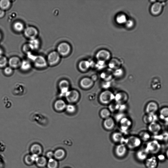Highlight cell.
Returning <instances> with one entry per match:
<instances>
[{"label": "cell", "mask_w": 168, "mask_h": 168, "mask_svg": "<svg viewBox=\"0 0 168 168\" xmlns=\"http://www.w3.org/2000/svg\"><path fill=\"white\" fill-rule=\"evenodd\" d=\"M145 150L149 154H158L161 149L160 143L155 139L147 142Z\"/></svg>", "instance_id": "1"}, {"label": "cell", "mask_w": 168, "mask_h": 168, "mask_svg": "<svg viewBox=\"0 0 168 168\" xmlns=\"http://www.w3.org/2000/svg\"><path fill=\"white\" fill-rule=\"evenodd\" d=\"M142 142L138 136H131L126 139L125 143L131 149H138L142 145Z\"/></svg>", "instance_id": "2"}, {"label": "cell", "mask_w": 168, "mask_h": 168, "mask_svg": "<svg viewBox=\"0 0 168 168\" xmlns=\"http://www.w3.org/2000/svg\"><path fill=\"white\" fill-rule=\"evenodd\" d=\"M99 100L103 104H109L115 99V95L109 90L102 92L99 96Z\"/></svg>", "instance_id": "3"}, {"label": "cell", "mask_w": 168, "mask_h": 168, "mask_svg": "<svg viewBox=\"0 0 168 168\" xmlns=\"http://www.w3.org/2000/svg\"><path fill=\"white\" fill-rule=\"evenodd\" d=\"M158 103L156 101H151L148 102L145 108V114H156L159 110Z\"/></svg>", "instance_id": "4"}, {"label": "cell", "mask_w": 168, "mask_h": 168, "mask_svg": "<svg viewBox=\"0 0 168 168\" xmlns=\"http://www.w3.org/2000/svg\"><path fill=\"white\" fill-rule=\"evenodd\" d=\"M147 131L151 135L155 136L160 134L162 132L161 125L157 122L152 123L148 125Z\"/></svg>", "instance_id": "5"}, {"label": "cell", "mask_w": 168, "mask_h": 168, "mask_svg": "<svg viewBox=\"0 0 168 168\" xmlns=\"http://www.w3.org/2000/svg\"><path fill=\"white\" fill-rule=\"evenodd\" d=\"M57 50V52L60 55L66 56L70 53L71 48L69 44L66 42H62L58 45Z\"/></svg>", "instance_id": "6"}, {"label": "cell", "mask_w": 168, "mask_h": 168, "mask_svg": "<svg viewBox=\"0 0 168 168\" xmlns=\"http://www.w3.org/2000/svg\"><path fill=\"white\" fill-rule=\"evenodd\" d=\"M60 55L57 51H54L51 52L48 55L47 61L48 64L51 66L56 65L60 60Z\"/></svg>", "instance_id": "7"}, {"label": "cell", "mask_w": 168, "mask_h": 168, "mask_svg": "<svg viewBox=\"0 0 168 168\" xmlns=\"http://www.w3.org/2000/svg\"><path fill=\"white\" fill-rule=\"evenodd\" d=\"M67 100L72 104L77 102L80 98V94L77 90L73 89L69 91L66 97Z\"/></svg>", "instance_id": "8"}, {"label": "cell", "mask_w": 168, "mask_h": 168, "mask_svg": "<svg viewBox=\"0 0 168 168\" xmlns=\"http://www.w3.org/2000/svg\"><path fill=\"white\" fill-rule=\"evenodd\" d=\"M33 62L35 66L39 69L45 68L48 64L47 60L41 55H36Z\"/></svg>", "instance_id": "9"}, {"label": "cell", "mask_w": 168, "mask_h": 168, "mask_svg": "<svg viewBox=\"0 0 168 168\" xmlns=\"http://www.w3.org/2000/svg\"><path fill=\"white\" fill-rule=\"evenodd\" d=\"M24 33L25 36L30 39L36 38L38 34V31L34 27L29 26L26 28Z\"/></svg>", "instance_id": "10"}, {"label": "cell", "mask_w": 168, "mask_h": 168, "mask_svg": "<svg viewBox=\"0 0 168 168\" xmlns=\"http://www.w3.org/2000/svg\"><path fill=\"white\" fill-rule=\"evenodd\" d=\"M99 61L106 62L110 59L111 54L109 52L106 50H101L98 52L96 55Z\"/></svg>", "instance_id": "11"}, {"label": "cell", "mask_w": 168, "mask_h": 168, "mask_svg": "<svg viewBox=\"0 0 168 168\" xmlns=\"http://www.w3.org/2000/svg\"><path fill=\"white\" fill-rule=\"evenodd\" d=\"M158 161L157 157L152 156L148 157L145 161L146 168H157L158 165Z\"/></svg>", "instance_id": "12"}, {"label": "cell", "mask_w": 168, "mask_h": 168, "mask_svg": "<svg viewBox=\"0 0 168 168\" xmlns=\"http://www.w3.org/2000/svg\"><path fill=\"white\" fill-rule=\"evenodd\" d=\"M163 9L162 3L160 2H155L151 5L150 12L153 15L157 16L161 14Z\"/></svg>", "instance_id": "13"}, {"label": "cell", "mask_w": 168, "mask_h": 168, "mask_svg": "<svg viewBox=\"0 0 168 168\" xmlns=\"http://www.w3.org/2000/svg\"><path fill=\"white\" fill-rule=\"evenodd\" d=\"M158 118L163 122L168 123V106H163L158 111Z\"/></svg>", "instance_id": "14"}, {"label": "cell", "mask_w": 168, "mask_h": 168, "mask_svg": "<svg viewBox=\"0 0 168 168\" xmlns=\"http://www.w3.org/2000/svg\"><path fill=\"white\" fill-rule=\"evenodd\" d=\"M70 83L66 80L63 79L59 82V87L61 90V95L65 97L69 91Z\"/></svg>", "instance_id": "15"}, {"label": "cell", "mask_w": 168, "mask_h": 168, "mask_svg": "<svg viewBox=\"0 0 168 168\" xmlns=\"http://www.w3.org/2000/svg\"><path fill=\"white\" fill-rule=\"evenodd\" d=\"M129 99L127 94L124 92H121L115 95V100L119 104L126 102Z\"/></svg>", "instance_id": "16"}, {"label": "cell", "mask_w": 168, "mask_h": 168, "mask_svg": "<svg viewBox=\"0 0 168 168\" xmlns=\"http://www.w3.org/2000/svg\"><path fill=\"white\" fill-rule=\"evenodd\" d=\"M158 118L156 114H145L143 116L142 120L144 123L148 125L152 123L157 122Z\"/></svg>", "instance_id": "17"}, {"label": "cell", "mask_w": 168, "mask_h": 168, "mask_svg": "<svg viewBox=\"0 0 168 168\" xmlns=\"http://www.w3.org/2000/svg\"><path fill=\"white\" fill-rule=\"evenodd\" d=\"M94 81L88 77L82 78L80 82V85L84 89H89L94 85Z\"/></svg>", "instance_id": "18"}, {"label": "cell", "mask_w": 168, "mask_h": 168, "mask_svg": "<svg viewBox=\"0 0 168 168\" xmlns=\"http://www.w3.org/2000/svg\"><path fill=\"white\" fill-rule=\"evenodd\" d=\"M67 105L66 102L62 99L56 101L54 104V109L57 112H61L66 110Z\"/></svg>", "instance_id": "19"}, {"label": "cell", "mask_w": 168, "mask_h": 168, "mask_svg": "<svg viewBox=\"0 0 168 168\" xmlns=\"http://www.w3.org/2000/svg\"><path fill=\"white\" fill-rule=\"evenodd\" d=\"M8 62L10 67L12 69H17L20 67L22 61L18 57H13L10 58Z\"/></svg>", "instance_id": "20"}, {"label": "cell", "mask_w": 168, "mask_h": 168, "mask_svg": "<svg viewBox=\"0 0 168 168\" xmlns=\"http://www.w3.org/2000/svg\"><path fill=\"white\" fill-rule=\"evenodd\" d=\"M145 149L138 150L136 153V157L139 161L145 162L148 157V155Z\"/></svg>", "instance_id": "21"}, {"label": "cell", "mask_w": 168, "mask_h": 168, "mask_svg": "<svg viewBox=\"0 0 168 168\" xmlns=\"http://www.w3.org/2000/svg\"><path fill=\"white\" fill-rule=\"evenodd\" d=\"M138 137L142 142H148L150 141L151 135L147 130H142L139 132Z\"/></svg>", "instance_id": "22"}, {"label": "cell", "mask_w": 168, "mask_h": 168, "mask_svg": "<svg viewBox=\"0 0 168 168\" xmlns=\"http://www.w3.org/2000/svg\"><path fill=\"white\" fill-rule=\"evenodd\" d=\"M103 125L106 129L108 130H112L115 126V121L113 118L110 117L105 119Z\"/></svg>", "instance_id": "23"}, {"label": "cell", "mask_w": 168, "mask_h": 168, "mask_svg": "<svg viewBox=\"0 0 168 168\" xmlns=\"http://www.w3.org/2000/svg\"><path fill=\"white\" fill-rule=\"evenodd\" d=\"M121 126L123 130L126 131L130 129L132 123L130 120L127 118H123L120 121Z\"/></svg>", "instance_id": "24"}, {"label": "cell", "mask_w": 168, "mask_h": 168, "mask_svg": "<svg viewBox=\"0 0 168 168\" xmlns=\"http://www.w3.org/2000/svg\"><path fill=\"white\" fill-rule=\"evenodd\" d=\"M161 86V82L160 79L154 78L152 80L151 83V87L152 89L154 90H159Z\"/></svg>", "instance_id": "25"}, {"label": "cell", "mask_w": 168, "mask_h": 168, "mask_svg": "<svg viewBox=\"0 0 168 168\" xmlns=\"http://www.w3.org/2000/svg\"><path fill=\"white\" fill-rule=\"evenodd\" d=\"M126 148L123 144L118 145L116 149V153L119 157H122L126 153Z\"/></svg>", "instance_id": "26"}, {"label": "cell", "mask_w": 168, "mask_h": 168, "mask_svg": "<svg viewBox=\"0 0 168 168\" xmlns=\"http://www.w3.org/2000/svg\"><path fill=\"white\" fill-rule=\"evenodd\" d=\"M28 44L32 50H37L40 45L39 40L37 38L30 39Z\"/></svg>", "instance_id": "27"}, {"label": "cell", "mask_w": 168, "mask_h": 168, "mask_svg": "<svg viewBox=\"0 0 168 168\" xmlns=\"http://www.w3.org/2000/svg\"><path fill=\"white\" fill-rule=\"evenodd\" d=\"M90 66V63L86 61H82L79 64V69L83 72H85L89 70Z\"/></svg>", "instance_id": "28"}, {"label": "cell", "mask_w": 168, "mask_h": 168, "mask_svg": "<svg viewBox=\"0 0 168 168\" xmlns=\"http://www.w3.org/2000/svg\"><path fill=\"white\" fill-rule=\"evenodd\" d=\"M32 67L30 61L27 60H24L22 61L20 68L23 71H27L29 70Z\"/></svg>", "instance_id": "29"}, {"label": "cell", "mask_w": 168, "mask_h": 168, "mask_svg": "<svg viewBox=\"0 0 168 168\" xmlns=\"http://www.w3.org/2000/svg\"><path fill=\"white\" fill-rule=\"evenodd\" d=\"M30 151L33 154H35L38 155L42 153V148L41 146L36 144L31 146Z\"/></svg>", "instance_id": "30"}, {"label": "cell", "mask_w": 168, "mask_h": 168, "mask_svg": "<svg viewBox=\"0 0 168 168\" xmlns=\"http://www.w3.org/2000/svg\"><path fill=\"white\" fill-rule=\"evenodd\" d=\"M156 140L160 142V141L166 142L168 140V133L165 132H163L158 135L155 136Z\"/></svg>", "instance_id": "31"}, {"label": "cell", "mask_w": 168, "mask_h": 168, "mask_svg": "<svg viewBox=\"0 0 168 168\" xmlns=\"http://www.w3.org/2000/svg\"><path fill=\"white\" fill-rule=\"evenodd\" d=\"M11 2L8 0H1L0 1V9L4 11L9 8Z\"/></svg>", "instance_id": "32"}, {"label": "cell", "mask_w": 168, "mask_h": 168, "mask_svg": "<svg viewBox=\"0 0 168 168\" xmlns=\"http://www.w3.org/2000/svg\"><path fill=\"white\" fill-rule=\"evenodd\" d=\"M13 27L14 30L18 32L23 31L24 29V25L23 23L20 22H16L13 24Z\"/></svg>", "instance_id": "33"}, {"label": "cell", "mask_w": 168, "mask_h": 168, "mask_svg": "<svg viewBox=\"0 0 168 168\" xmlns=\"http://www.w3.org/2000/svg\"><path fill=\"white\" fill-rule=\"evenodd\" d=\"M116 20L117 22L120 25L125 24L127 20L126 15L123 14L119 15Z\"/></svg>", "instance_id": "34"}, {"label": "cell", "mask_w": 168, "mask_h": 168, "mask_svg": "<svg viewBox=\"0 0 168 168\" xmlns=\"http://www.w3.org/2000/svg\"><path fill=\"white\" fill-rule=\"evenodd\" d=\"M65 152L62 149H59L55 152L54 157L57 159H61L65 157Z\"/></svg>", "instance_id": "35"}, {"label": "cell", "mask_w": 168, "mask_h": 168, "mask_svg": "<svg viewBox=\"0 0 168 168\" xmlns=\"http://www.w3.org/2000/svg\"><path fill=\"white\" fill-rule=\"evenodd\" d=\"M35 162L38 166L40 167L45 166L47 162L46 159L43 157H39Z\"/></svg>", "instance_id": "36"}, {"label": "cell", "mask_w": 168, "mask_h": 168, "mask_svg": "<svg viewBox=\"0 0 168 168\" xmlns=\"http://www.w3.org/2000/svg\"><path fill=\"white\" fill-rule=\"evenodd\" d=\"M100 115L102 118L106 119L110 117V111L108 109H103L101 111Z\"/></svg>", "instance_id": "37"}, {"label": "cell", "mask_w": 168, "mask_h": 168, "mask_svg": "<svg viewBox=\"0 0 168 168\" xmlns=\"http://www.w3.org/2000/svg\"><path fill=\"white\" fill-rule=\"evenodd\" d=\"M65 110L68 113L73 114L75 113L76 110V107L72 104H69L67 105Z\"/></svg>", "instance_id": "38"}, {"label": "cell", "mask_w": 168, "mask_h": 168, "mask_svg": "<svg viewBox=\"0 0 168 168\" xmlns=\"http://www.w3.org/2000/svg\"><path fill=\"white\" fill-rule=\"evenodd\" d=\"M58 162L53 158L49 159L47 163L48 168H57L58 166Z\"/></svg>", "instance_id": "39"}, {"label": "cell", "mask_w": 168, "mask_h": 168, "mask_svg": "<svg viewBox=\"0 0 168 168\" xmlns=\"http://www.w3.org/2000/svg\"><path fill=\"white\" fill-rule=\"evenodd\" d=\"M113 139L116 142L122 141L123 139L122 134L119 133H114L113 135Z\"/></svg>", "instance_id": "40"}, {"label": "cell", "mask_w": 168, "mask_h": 168, "mask_svg": "<svg viewBox=\"0 0 168 168\" xmlns=\"http://www.w3.org/2000/svg\"><path fill=\"white\" fill-rule=\"evenodd\" d=\"M8 62L7 58L3 55L0 56V68L6 67Z\"/></svg>", "instance_id": "41"}, {"label": "cell", "mask_w": 168, "mask_h": 168, "mask_svg": "<svg viewBox=\"0 0 168 168\" xmlns=\"http://www.w3.org/2000/svg\"><path fill=\"white\" fill-rule=\"evenodd\" d=\"M4 73L7 76H10L13 73V69L10 66L6 67L4 70Z\"/></svg>", "instance_id": "42"}, {"label": "cell", "mask_w": 168, "mask_h": 168, "mask_svg": "<svg viewBox=\"0 0 168 168\" xmlns=\"http://www.w3.org/2000/svg\"><path fill=\"white\" fill-rule=\"evenodd\" d=\"M120 63L117 61L116 63H114V60L111 61L109 64V67L113 69H114V68H116V69H119Z\"/></svg>", "instance_id": "43"}, {"label": "cell", "mask_w": 168, "mask_h": 168, "mask_svg": "<svg viewBox=\"0 0 168 168\" xmlns=\"http://www.w3.org/2000/svg\"><path fill=\"white\" fill-rule=\"evenodd\" d=\"M123 71L120 69H117L114 71V75L115 77H119L123 74Z\"/></svg>", "instance_id": "44"}, {"label": "cell", "mask_w": 168, "mask_h": 168, "mask_svg": "<svg viewBox=\"0 0 168 168\" xmlns=\"http://www.w3.org/2000/svg\"><path fill=\"white\" fill-rule=\"evenodd\" d=\"M22 49L23 51L26 54L30 52L32 50L29 44H25V45H24Z\"/></svg>", "instance_id": "45"}, {"label": "cell", "mask_w": 168, "mask_h": 168, "mask_svg": "<svg viewBox=\"0 0 168 168\" xmlns=\"http://www.w3.org/2000/svg\"><path fill=\"white\" fill-rule=\"evenodd\" d=\"M25 162L29 165H31L34 162L31 157V156L28 155L25 158Z\"/></svg>", "instance_id": "46"}, {"label": "cell", "mask_w": 168, "mask_h": 168, "mask_svg": "<svg viewBox=\"0 0 168 168\" xmlns=\"http://www.w3.org/2000/svg\"><path fill=\"white\" fill-rule=\"evenodd\" d=\"M156 157L158 161L161 162L165 161L166 158L165 155H164L163 154H159Z\"/></svg>", "instance_id": "47"}, {"label": "cell", "mask_w": 168, "mask_h": 168, "mask_svg": "<svg viewBox=\"0 0 168 168\" xmlns=\"http://www.w3.org/2000/svg\"><path fill=\"white\" fill-rule=\"evenodd\" d=\"M126 27L129 29L133 27L134 25L133 22L131 20H128L125 23Z\"/></svg>", "instance_id": "48"}, {"label": "cell", "mask_w": 168, "mask_h": 168, "mask_svg": "<svg viewBox=\"0 0 168 168\" xmlns=\"http://www.w3.org/2000/svg\"><path fill=\"white\" fill-rule=\"evenodd\" d=\"M47 156L49 159L53 158V157L54 156V153L52 152H49L47 153Z\"/></svg>", "instance_id": "49"}, {"label": "cell", "mask_w": 168, "mask_h": 168, "mask_svg": "<svg viewBox=\"0 0 168 168\" xmlns=\"http://www.w3.org/2000/svg\"><path fill=\"white\" fill-rule=\"evenodd\" d=\"M31 157L34 162L36 161L39 158L38 155L36 154H33L31 156Z\"/></svg>", "instance_id": "50"}, {"label": "cell", "mask_w": 168, "mask_h": 168, "mask_svg": "<svg viewBox=\"0 0 168 168\" xmlns=\"http://www.w3.org/2000/svg\"><path fill=\"white\" fill-rule=\"evenodd\" d=\"M5 11L0 9V18H3L5 15Z\"/></svg>", "instance_id": "51"}, {"label": "cell", "mask_w": 168, "mask_h": 168, "mask_svg": "<svg viewBox=\"0 0 168 168\" xmlns=\"http://www.w3.org/2000/svg\"><path fill=\"white\" fill-rule=\"evenodd\" d=\"M165 155L166 158L168 159V149L166 150Z\"/></svg>", "instance_id": "52"}, {"label": "cell", "mask_w": 168, "mask_h": 168, "mask_svg": "<svg viewBox=\"0 0 168 168\" xmlns=\"http://www.w3.org/2000/svg\"><path fill=\"white\" fill-rule=\"evenodd\" d=\"M3 51L2 49L0 48V56L2 55Z\"/></svg>", "instance_id": "53"}, {"label": "cell", "mask_w": 168, "mask_h": 168, "mask_svg": "<svg viewBox=\"0 0 168 168\" xmlns=\"http://www.w3.org/2000/svg\"><path fill=\"white\" fill-rule=\"evenodd\" d=\"M2 38V35L1 34V33L0 32V40H1Z\"/></svg>", "instance_id": "54"}]
</instances>
